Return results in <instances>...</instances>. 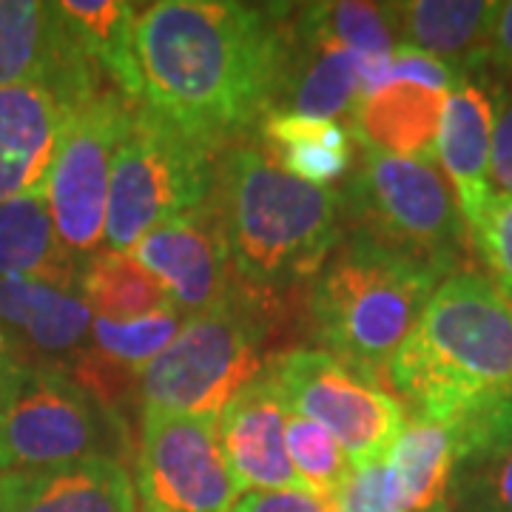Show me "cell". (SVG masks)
<instances>
[{"mask_svg": "<svg viewBox=\"0 0 512 512\" xmlns=\"http://www.w3.org/2000/svg\"><path fill=\"white\" fill-rule=\"evenodd\" d=\"M291 9L237 0L143 6L134 26L140 103L214 151L262 126L288 69Z\"/></svg>", "mask_w": 512, "mask_h": 512, "instance_id": "1", "label": "cell"}, {"mask_svg": "<svg viewBox=\"0 0 512 512\" xmlns=\"http://www.w3.org/2000/svg\"><path fill=\"white\" fill-rule=\"evenodd\" d=\"M390 387L441 424L458 464L512 447V293L487 276L450 274L384 370Z\"/></svg>", "mask_w": 512, "mask_h": 512, "instance_id": "2", "label": "cell"}, {"mask_svg": "<svg viewBox=\"0 0 512 512\" xmlns=\"http://www.w3.org/2000/svg\"><path fill=\"white\" fill-rule=\"evenodd\" d=\"M214 205L234 274L259 296L313 279L342 239V194L291 177L248 143L220 160Z\"/></svg>", "mask_w": 512, "mask_h": 512, "instance_id": "3", "label": "cell"}, {"mask_svg": "<svg viewBox=\"0 0 512 512\" xmlns=\"http://www.w3.org/2000/svg\"><path fill=\"white\" fill-rule=\"evenodd\" d=\"M441 282L439 268L353 228L313 276V336L330 356L379 376Z\"/></svg>", "mask_w": 512, "mask_h": 512, "instance_id": "4", "label": "cell"}, {"mask_svg": "<svg viewBox=\"0 0 512 512\" xmlns=\"http://www.w3.org/2000/svg\"><path fill=\"white\" fill-rule=\"evenodd\" d=\"M268 322L262 296L234 288L191 316L168 348L140 370L143 410L220 419L228 402L262 373Z\"/></svg>", "mask_w": 512, "mask_h": 512, "instance_id": "5", "label": "cell"}, {"mask_svg": "<svg viewBox=\"0 0 512 512\" xmlns=\"http://www.w3.org/2000/svg\"><path fill=\"white\" fill-rule=\"evenodd\" d=\"M220 151L188 137L160 114L134 103L111 165L106 245L128 254L165 222L214 200Z\"/></svg>", "mask_w": 512, "mask_h": 512, "instance_id": "6", "label": "cell"}, {"mask_svg": "<svg viewBox=\"0 0 512 512\" xmlns=\"http://www.w3.org/2000/svg\"><path fill=\"white\" fill-rule=\"evenodd\" d=\"M342 211L367 231L447 276L464 254L467 222L450 180L436 160H410L367 151L342 191Z\"/></svg>", "mask_w": 512, "mask_h": 512, "instance_id": "7", "label": "cell"}, {"mask_svg": "<svg viewBox=\"0 0 512 512\" xmlns=\"http://www.w3.org/2000/svg\"><path fill=\"white\" fill-rule=\"evenodd\" d=\"M114 424L69 367L26 362L0 399V473L114 456Z\"/></svg>", "mask_w": 512, "mask_h": 512, "instance_id": "8", "label": "cell"}, {"mask_svg": "<svg viewBox=\"0 0 512 512\" xmlns=\"http://www.w3.org/2000/svg\"><path fill=\"white\" fill-rule=\"evenodd\" d=\"M271 379L293 416L325 427L353 467L387 461L407 416L379 376L348 365L328 350H291L274 362Z\"/></svg>", "mask_w": 512, "mask_h": 512, "instance_id": "9", "label": "cell"}, {"mask_svg": "<svg viewBox=\"0 0 512 512\" xmlns=\"http://www.w3.org/2000/svg\"><path fill=\"white\" fill-rule=\"evenodd\" d=\"M134 100L114 86L97 92L74 111L57 143L46 177V202L57 237L74 256L86 259L106 239L111 165L126 134Z\"/></svg>", "mask_w": 512, "mask_h": 512, "instance_id": "10", "label": "cell"}, {"mask_svg": "<svg viewBox=\"0 0 512 512\" xmlns=\"http://www.w3.org/2000/svg\"><path fill=\"white\" fill-rule=\"evenodd\" d=\"M134 493L140 512H234L245 490L222 453L217 419L143 410Z\"/></svg>", "mask_w": 512, "mask_h": 512, "instance_id": "11", "label": "cell"}, {"mask_svg": "<svg viewBox=\"0 0 512 512\" xmlns=\"http://www.w3.org/2000/svg\"><path fill=\"white\" fill-rule=\"evenodd\" d=\"M100 77L60 3L0 0V86L35 83L77 111L103 92Z\"/></svg>", "mask_w": 512, "mask_h": 512, "instance_id": "12", "label": "cell"}, {"mask_svg": "<svg viewBox=\"0 0 512 512\" xmlns=\"http://www.w3.org/2000/svg\"><path fill=\"white\" fill-rule=\"evenodd\" d=\"M128 254L157 276L168 302L188 319L211 311L234 291L237 274L214 200L154 228Z\"/></svg>", "mask_w": 512, "mask_h": 512, "instance_id": "13", "label": "cell"}, {"mask_svg": "<svg viewBox=\"0 0 512 512\" xmlns=\"http://www.w3.org/2000/svg\"><path fill=\"white\" fill-rule=\"evenodd\" d=\"M288 416L271 373L239 390L220 413L222 453L245 493H308L288 453Z\"/></svg>", "mask_w": 512, "mask_h": 512, "instance_id": "14", "label": "cell"}, {"mask_svg": "<svg viewBox=\"0 0 512 512\" xmlns=\"http://www.w3.org/2000/svg\"><path fill=\"white\" fill-rule=\"evenodd\" d=\"M384 80L387 63H370L342 46L316 43L291 32L288 69L274 111L313 120H353L359 103L384 86Z\"/></svg>", "mask_w": 512, "mask_h": 512, "instance_id": "15", "label": "cell"}, {"mask_svg": "<svg viewBox=\"0 0 512 512\" xmlns=\"http://www.w3.org/2000/svg\"><path fill=\"white\" fill-rule=\"evenodd\" d=\"M92 322L80 293L37 279H0V330L26 362L74 359L89 345Z\"/></svg>", "mask_w": 512, "mask_h": 512, "instance_id": "16", "label": "cell"}, {"mask_svg": "<svg viewBox=\"0 0 512 512\" xmlns=\"http://www.w3.org/2000/svg\"><path fill=\"white\" fill-rule=\"evenodd\" d=\"M72 114L74 109L43 86H0V202L46 191L57 143Z\"/></svg>", "mask_w": 512, "mask_h": 512, "instance_id": "17", "label": "cell"}, {"mask_svg": "<svg viewBox=\"0 0 512 512\" xmlns=\"http://www.w3.org/2000/svg\"><path fill=\"white\" fill-rule=\"evenodd\" d=\"M0 512H140L120 458L94 456L49 467L0 473Z\"/></svg>", "mask_w": 512, "mask_h": 512, "instance_id": "18", "label": "cell"}, {"mask_svg": "<svg viewBox=\"0 0 512 512\" xmlns=\"http://www.w3.org/2000/svg\"><path fill=\"white\" fill-rule=\"evenodd\" d=\"M490 146H493V100L476 83H461L447 94L441 114L436 160L450 177L461 217L473 228L493 197L490 177Z\"/></svg>", "mask_w": 512, "mask_h": 512, "instance_id": "19", "label": "cell"}, {"mask_svg": "<svg viewBox=\"0 0 512 512\" xmlns=\"http://www.w3.org/2000/svg\"><path fill=\"white\" fill-rule=\"evenodd\" d=\"M390 15L399 43L441 57L464 77L490 63L495 0H407L390 3Z\"/></svg>", "mask_w": 512, "mask_h": 512, "instance_id": "20", "label": "cell"}, {"mask_svg": "<svg viewBox=\"0 0 512 512\" xmlns=\"http://www.w3.org/2000/svg\"><path fill=\"white\" fill-rule=\"evenodd\" d=\"M447 92L393 80L367 94L350 126L367 151L410 160H436Z\"/></svg>", "mask_w": 512, "mask_h": 512, "instance_id": "21", "label": "cell"}, {"mask_svg": "<svg viewBox=\"0 0 512 512\" xmlns=\"http://www.w3.org/2000/svg\"><path fill=\"white\" fill-rule=\"evenodd\" d=\"M83 265L57 237L46 191L0 202V279H37L80 293Z\"/></svg>", "mask_w": 512, "mask_h": 512, "instance_id": "22", "label": "cell"}, {"mask_svg": "<svg viewBox=\"0 0 512 512\" xmlns=\"http://www.w3.org/2000/svg\"><path fill=\"white\" fill-rule=\"evenodd\" d=\"M387 467L399 512H439L450 507L458 456L456 441L441 424L413 416L393 444Z\"/></svg>", "mask_w": 512, "mask_h": 512, "instance_id": "23", "label": "cell"}, {"mask_svg": "<svg viewBox=\"0 0 512 512\" xmlns=\"http://www.w3.org/2000/svg\"><path fill=\"white\" fill-rule=\"evenodd\" d=\"M265 154L282 171L305 183L325 185L348 174L353 163V137L336 120H313L299 114H268L262 120Z\"/></svg>", "mask_w": 512, "mask_h": 512, "instance_id": "24", "label": "cell"}, {"mask_svg": "<svg viewBox=\"0 0 512 512\" xmlns=\"http://www.w3.org/2000/svg\"><path fill=\"white\" fill-rule=\"evenodd\" d=\"M134 3L123 0H60V12L69 18L97 69L109 74L117 92L140 103L143 77L134 49V26L137 15Z\"/></svg>", "mask_w": 512, "mask_h": 512, "instance_id": "25", "label": "cell"}, {"mask_svg": "<svg viewBox=\"0 0 512 512\" xmlns=\"http://www.w3.org/2000/svg\"><path fill=\"white\" fill-rule=\"evenodd\" d=\"M291 32L316 43L342 46L370 63H390L396 43V26L390 3L333 0L308 3L293 15Z\"/></svg>", "mask_w": 512, "mask_h": 512, "instance_id": "26", "label": "cell"}, {"mask_svg": "<svg viewBox=\"0 0 512 512\" xmlns=\"http://www.w3.org/2000/svg\"><path fill=\"white\" fill-rule=\"evenodd\" d=\"M80 296L92 308L94 316L111 322H131L148 313L168 308V293L157 282V276L131 254H94L83 265L80 276Z\"/></svg>", "mask_w": 512, "mask_h": 512, "instance_id": "27", "label": "cell"}, {"mask_svg": "<svg viewBox=\"0 0 512 512\" xmlns=\"http://www.w3.org/2000/svg\"><path fill=\"white\" fill-rule=\"evenodd\" d=\"M185 322L188 316H183L174 305L148 313L143 319H131V322H111V319L94 316L92 336L86 348L111 365L140 373L151 359H157L177 339Z\"/></svg>", "mask_w": 512, "mask_h": 512, "instance_id": "28", "label": "cell"}, {"mask_svg": "<svg viewBox=\"0 0 512 512\" xmlns=\"http://www.w3.org/2000/svg\"><path fill=\"white\" fill-rule=\"evenodd\" d=\"M288 453L305 490L325 501H333V495L353 473V464L339 441L316 421L293 413L288 416Z\"/></svg>", "mask_w": 512, "mask_h": 512, "instance_id": "29", "label": "cell"}, {"mask_svg": "<svg viewBox=\"0 0 512 512\" xmlns=\"http://www.w3.org/2000/svg\"><path fill=\"white\" fill-rule=\"evenodd\" d=\"M478 251L498 276V285L512 293V197L493 194L478 222L470 228Z\"/></svg>", "mask_w": 512, "mask_h": 512, "instance_id": "30", "label": "cell"}, {"mask_svg": "<svg viewBox=\"0 0 512 512\" xmlns=\"http://www.w3.org/2000/svg\"><path fill=\"white\" fill-rule=\"evenodd\" d=\"M458 501L464 512H512V447L476 464Z\"/></svg>", "mask_w": 512, "mask_h": 512, "instance_id": "31", "label": "cell"}, {"mask_svg": "<svg viewBox=\"0 0 512 512\" xmlns=\"http://www.w3.org/2000/svg\"><path fill=\"white\" fill-rule=\"evenodd\" d=\"M333 512H399L387 461L353 467L348 481L333 495Z\"/></svg>", "mask_w": 512, "mask_h": 512, "instance_id": "32", "label": "cell"}, {"mask_svg": "<svg viewBox=\"0 0 512 512\" xmlns=\"http://www.w3.org/2000/svg\"><path fill=\"white\" fill-rule=\"evenodd\" d=\"M393 80L419 83V86L447 94L456 92L461 83H467V77L453 69L450 63H444L441 57L430 55V52H421L416 46H407V43H399L390 55L384 83H393Z\"/></svg>", "mask_w": 512, "mask_h": 512, "instance_id": "33", "label": "cell"}, {"mask_svg": "<svg viewBox=\"0 0 512 512\" xmlns=\"http://www.w3.org/2000/svg\"><path fill=\"white\" fill-rule=\"evenodd\" d=\"M490 177H493L498 194L512 197V86L501 89L493 103Z\"/></svg>", "mask_w": 512, "mask_h": 512, "instance_id": "34", "label": "cell"}, {"mask_svg": "<svg viewBox=\"0 0 512 512\" xmlns=\"http://www.w3.org/2000/svg\"><path fill=\"white\" fill-rule=\"evenodd\" d=\"M234 512H333V501L313 493L279 490V493H245Z\"/></svg>", "mask_w": 512, "mask_h": 512, "instance_id": "35", "label": "cell"}, {"mask_svg": "<svg viewBox=\"0 0 512 512\" xmlns=\"http://www.w3.org/2000/svg\"><path fill=\"white\" fill-rule=\"evenodd\" d=\"M490 63L512 74V0L498 3V15L493 23V40H490Z\"/></svg>", "mask_w": 512, "mask_h": 512, "instance_id": "36", "label": "cell"}, {"mask_svg": "<svg viewBox=\"0 0 512 512\" xmlns=\"http://www.w3.org/2000/svg\"><path fill=\"white\" fill-rule=\"evenodd\" d=\"M23 365H26V359L20 356L18 350L12 348V342H9L6 333L0 330V399H3L6 387L12 384V379L18 376V370Z\"/></svg>", "mask_w": 512, "mask_h": 512, "instance_id": "37", "label": "cell"}]
</instances>
